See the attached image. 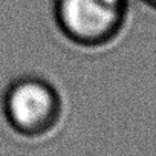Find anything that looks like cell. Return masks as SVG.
<instances>
[{"label":"cell","mask_w":156,"mask_h":156,"mask_svg":"<svg viewBox=\"0 0 156 156\" xmlns=\"http://www.w3.org/2000/svg\"><path fill=\"white\" fill-rule=\"evenodd\" d=\"M141 2H142L144 5H147L148 8H151V9L156 11V0H141Z\"/></svg>","instance_id":"cell-3"},{"label":"cell","mask_w":156,"mask_h":156,"mask_svg":"<svg viewBox=\"0 0 156 156\" xmlns=\"http://www.w3.org/2000/svg\"><path fill=\"white\" fill-rule=\"evenodd\" d=\"M130 11L129 0H54L52 16L61 35L86 49L104 48L119 37Z\"/></svg>","instance_id":"cell-1"},{"label":"cell","mask_w":156,"mask_h":156,"mask_svg":"<svg viewBox=\"0 0 156 156\" xmlns=\"http://www.w3.org/2000/svg\"><path fill=\"white\" fill-rule=\"evenodd\" d=\"M2 113L17 135L40 138L57 127L63 113V100L58 89L44 76L22 75L5 87Z\"/></svg>","instance_id":"cell-2"}]
</instances>
